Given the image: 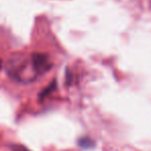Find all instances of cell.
I'll return each mask as SVG.
<instances>
[{"mask_svg": "<svg viewBox=\"0 0 151 151\" xmlns=\"http://www.w3.org/2000/svg\"><path fill=\"white\" fill-rule=\"evenodd\" d=\"M12 148H14V151H30L23 145H14Z\"/></svg>", "mask_w": 151, "mask_h": 151, "instance_id": "obj_4", "label": "cell"}, {"mask_svg": "<svg viewBox=\"0 0 151 151\" xmlns=\"http://www.w3.org/2000/svg\"><path fill=\"white\" fill-rule=\"evenodd\" d=\"M91 145H93V142L88 138H82V139L79 140V146H81V147L88 148Z\"/></svg>", "mask_w": 151, "mask_h": 151, "instance_id": "obj_3", "label": "cell"}, {"mask_svg": "<svg viewBox=\"0 0 151 151\" xmlns=\"http://www.w3.org/2000/svg\"><path fill=\"white\" fill-rule=\"evenodd\" d=\"M7 73L12 79L21 83H29L40 76L34 63L33 55L30 57L25 55L12 57L7 64Z\"/></svg>", "mask_w": 151, "mask_h": 151, "instance_id": "obj_1", "label": "cell"}, {"mask_svg": "<svg viewBox=\"0 0 151 151\" xmlns=\"http://www.w3.org/2000/svg\"><path fill=\"white\" fill-rule=\"evenodd\" d=\"M54 83H55V82H52V86H48L47 88H45V90H44L43 91H42L41 93H40V95H39V100H40V101H42V100H43L44 98H45L46 96H47L48 93H50V91H54V88H55V84H54Z\"/></svg>", "mask_w": 151, "mask_h": 151, "instance_id": "obj_2", "label": "cell"}, {"mask_svg": "<svg viewBox=\"0 0 151 151\" xmlns=\"http://www.w3.org/2000/svg\"><path fill=\"white\" fill-rule=\"evenodd\" d=\"M1 67H2V61L0 60V69H1Z\"/></svg>", "mask_w": 151, "mask_h": 151, "instance_id": "obj_5", "label": "cell"}]
</instances>
